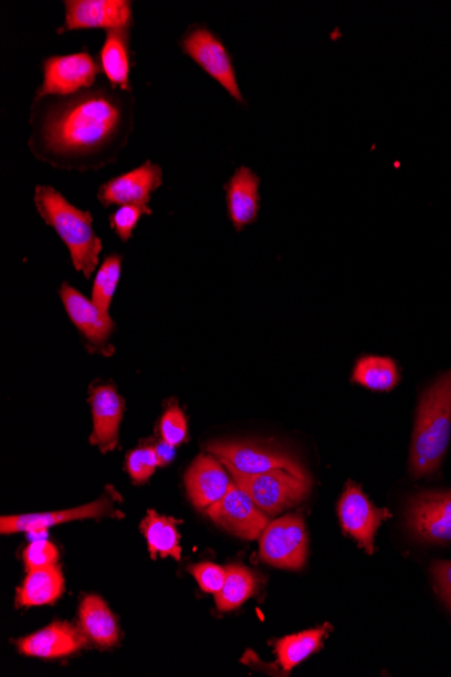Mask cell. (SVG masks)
<instances>
[{"instance_id":"obj_1","label":"cell","mask_w":451,"mask_h":677,"mask_svg":"<svg viewBox=\"0 0 451 677\" xmlns=\"http://www.w3.org/2000/svg\"><path fill=\"white\" fill-rule=\"evenodd\" d=\"M132 93L99 85L71 96H35L29 149L63 170H97L118 160L134 131Z\"/></svg>"},{"instance_id":"obj_2","label":"cell","mask_w":451,"mask_h":677,"mask_svg":"<svg viewBox=\"0 0 451 677\" xmlns=\"http://www.w3.org/2000/svg\"><path fill=\"white\" fill-rule=\"evenodd\" d=\"M34 205L41 218L69 248L75 270L82 272L85 279H91L99 264L103 248L93 228L91 212L77 209L51 186L35 187Z\"/></svg>"},{"instance_id":"obj_3","label":"cell","mask_w":451,"mask_h":677,"mask_svg":"<svg viewBox=\"0 0 451 677\" xmlns=\"http://www.w3.org/2000/svg\"><path fill=\"white\" fill-rule=\"evenodd\" d=\"M451 435V369L420 396L410 455L413 476H428L440 468Z\"/></svg>"},{"instance_id":"obj_4","label":"cell","mask_w":451,"mask_h":677,"mask_svg":"<svg viewBox=\"0 0 451 677\" xmlns=\"http://www.w3.org/2000/svg\"><path fill=\"white\" fill-rule=\"evenodd\" d=\"M234 483L241 487L268 515H276L307 498L311 480L297 478L285 469L245 475L229 468Z\"/></svg>"},{"instance_id":"obj_5","label":"cell","mask_w":451,"mask_h":677,"mask_svg":"<svg viewBox=\"0 0 451 677\" xmlns=\"http://www.w3.org/2000/svg\"><path fill=\"white\" fill-rule=\"evenodd\" d=\"M179 45L186 56L221 84L237 102L245 103L228 48L210 28L206 24H191L181 35Z\"/></svg>"},{"instance_id":"obj_6","label":"cell","mask_w":451,"mask_h":677,"mask_svg":"<svg viewBox=\"0 0 451 677\" xmlns=\"http://www.w3.org/2000/svg\"><path fill=\"white\" fill-rule=\"evenodd\" d=\"M41 66L44 81L36 88L35 96L39 97L71 96L93 88L102 72L99 61L93 58L88 49L46 58Z\"/></svg>"},{"instance_id":"obj_7","label":"cell","mask_w":451,"mask_h":677,"mask_svg":"<svg viewBox=\"0 0 451 677\" xmlns=\"http://www.w3.org/2000/svg\"><path fill=\"white\" fill-rule=\"evenodd\" d=\"M308 537L301 515L289 514L270 522L260 537V558L284 570H302L306 564Z\"/></svg>"},{"instance_id":"obj_8","label":"cell","mask_w":451,"mask_h":677,"mask_svg":"<svg viewBox=\"0 0 451 677\" xmlns=\"http://www.w3.org/2000/svg\"><path fill=\"white\" fill-rule=\"evenodd\" d=\"M224 467L245 475L285 469L301 479H310L306 469L285 451L250 442H212L207 447Z\"/></svg>"},{"instance_id":"obj_9","label":"cell","mask_w":451,"mask_h":677,"mask_svg":"<svg viewBox=\"0 0 451 677\" xmlns=\"http://www.w3.org/2000/svg\"><path fill=\"white\" fill-rule=\"evenodd\" d=\"M219 528L243 540H258L270 524V515L262 511L241 487L231 483L228 493L206 510Z\"/></svg>"},{"instance_id":"obj_10","label":"cell","mask_w":451,"mask_h":677,"mask_svg":"<svg viewBox=\"0 0 451 677\" xmlns=\"http://www.w3.org/2000/svg\"><path fill=\"white\" fill-rule=\"evenodd\" d=\"M64 23L57 34L77 30L127 28L134 24L130 0H65Z\"/></svg>"},{"instance_id":"obj_11","label":"cell","mask_w":451,"mask_h":677,"mask_svg":"<svg viewBox=\"0 0 451 677\" xmlns=\"http://www.w3.org/2000/svg\"><path fill=\"white\" fill-rule=\"evenodd\" d=\"M407 527L430 544L451 542V492H422L410 500Z\"/></svg>"},{"instance_id":"obj_12","label":"cell","mask_w":451,"mask_h":677,"mask_svg":"<svg viewBox=\"0 0 451 677\" xmlns=\"http://www.w3.org/2000/svg\"><path fill=\"white\" fill-rule=\"evenodd\" d=\"M162 168L146 160L129 173L115 176L102 185L97 199L105 206L141 205L149 206L151 194L162 186Z\"/></svg>"},{"instance_id":"obj_13","label":"cell","mask_w":451,"mask_h":677,"mask_svg":"<svg viewBox=\"0 0 451 677\" xmlns=\"http://www.w3.org/2000/svg\"><path fill=\"white\" fill-rule=\"evenodd\" d=\"M338 514L345 532L365 551L374 554L377 529L389 517V511L375 508L359 487L349 483L339 500Z\"/></svg>"},{"instance_id":"obj_14","label":"cell","mask_w":451,"mask_h":677,"mask_svg":"<svg viewBox=\"0 0 451 677\" xmlns=\"http://www.w3.org/2000/svg\"><path fill=\"white\" fill-rule=\"evenodd\" d=\"M102 517L122 518L124 514L113 509L112 500L102 498L76 509L44 512V514L2 517L0 532L2 534L46 532L48 528L60 523Z\"/></svg>"},{"instance_id":"obj_15","label":"cell","mask_w":451,"mask_h":677,"mask_svg":"<svg viewBox=\"0 0 451 677\" xmlns=\"http://www.w3.org/2000/svg\"><path fill=\"white\" fill-rule=\"evenodd\" d=\"M60 298L73 325L82 332L85 340L95 347L105 346L115 327L112 316L70 283L61 284Z\"/></svg>"},{"instance_id":"obj_16","label":"cell","mask_w":451,"mask_h":677,"mask_svg":"<svg viewBox=\"0 0 451 677\" xmlns=\"http://www.w3.org/2000/svg\"><path fill=\"white\" fill-rule=\"evenodd\" d=\"M90 404L93 408L94 431L91 444L102 454L118 447L119 425L124 417L125 400L113 386L101 384L91 388Z\"/></svg>"},{"instance_id":"obj_17","label":"cell","mask_w":451,"mask_h":677,"mask_svg":"<svg viewBox=\"0 0 451 677\" xmlns=\"http://www.w3.org/2000/svg\"><path fill=\"white\" fill-rule=\"evenodd\" d=\"M233 483L221 460L200 455L186 473L188 498L198 510H207L221 500Z\"/></svg>"},{"instance_id":"obj_18","label":"cell","mask_w":451,"mask_h":677,"mask_svg":"<svg viewBox=\"0 0 451 677\" xmlns=\"http://www.w3.org/2000/svg\"><path fill=\"white\" fill-rule=\"evenodd\" d=\"M85 643L87 637L81 629L66 622H54L45 629L20 639L18 649L30 657L57 658L76 654Z\"/></svg>"},{"instance_id":"obj_19","label":"cell","mask_w":451,"mask_h":677,"mask_svg":"<svg viewBox=\"0 0 451 677\" xmlns=\"http://www.w3.org/2000/svg\"><path fill=\"white\" fill-rule=\"evenodd\" d=\"M231 223L240 231L253 223L260 211V178L249 167H240L224 186Z\"/></svg>"},{"instance_id":"obj_20","label":"cell","mask_w":451,"mask_h":677,"mask_svg":"<svg viewBox=\"0 0 451 677\" xmlns=\"http://www.w3.org/2000/svg\"><path fill=\"white\" fill-rule=\"evenodd\" d=\"M132 27L108 30L99 52V65L113 88L132 93Z\"/></svg>"},{"instance_id":"obj_21","label":"cell","mask_w":451,"mask_h":677,"mask_svg":"<svg viewBox=\"0 0 451 677\" xmlns=\"http://www.w3.org/2000/svg\"><path fill=\"white\" fill-rule=\"evenodd\" d=\"M64 593V576L60 566L49 565L28 572L17 593V607L52 605Z\"/></svg>"},{"instance_id":"obj_22","label":"cell","mask_w":451,"mask_h":677,"mask_svg":"<svg viewBox=\"0 0 451 677\" xmlns=\"http://www.w3.org/2000/svg\"><path fill=\"white\" fill-rule=\"evenodd\" d=\"M78 622H81L82 633L90 642L103 648H109L118 643L117 619L102 597L96 595L84 597L81 612H78Z\"/></svg>"},{"instance_id":"obj_23","label":"cell","mask_w":451,"mask_h":677,"mask_svg":"<svg viewBox=\"0 0 451 677\" xmlns=\"http://www.w3.org/2000/svg\"><path fill=\"white\" fill-rule=\"evenodd\" d=\"M179 523L181 521L172 517L158 515L154 510L148 511V515L139 524V530L148 541L151 559L156 560L160 554V558L181 560L180 534L176 529V524Z\"/></svg>"},{"instance_id":"obj_24","label":"cell","mask_w":451,"mask_h":677,"mask_svg":"<svg viewBox=\"0 0 451 677\" xmlns=\"http://www.w3.org/2000/svg\"><path fill=\"white\" fill-rule=\"evenodd\" d=\"M325 636L326 631L321 627V629L292 634V636L279 639L276 643V655L280 666L286 673L294 669L298 664L322 648Z\"/></svg>"},{"instance_id":"obj_25","label":"cell","mask_w":451,"mask_h":677,"mask_svg":"<svg viewBox=\"0 0 451 677\" xmlns=\"http://www.w3.org/2000/svg\"><path fill=\"white\" fill-rule=\"evenodd\" d=\"M353 379L374 392H391L399 383V369L392 358L368 356L356 364Z\"/></svg>"},{"instance_id":"obj_26","label":"cell","mask_w":451,"mask_h":677,"mask_svg":"<svg viewBox=\"0 0 451 677\" xmlns=\"http://www.w3.org/2000/svg\"><path fill=\"white\" fill-rule=\"evenodd\" d=\"M226 575L223 587L216 595L219 612H231L245 603L255 591V579L252 572L240 565H231Z\"/></svg>"},{"instance_id":"obj_27","label":"cell","mask_w":451,"mask_h":677,"mask_svg":"<svg viewBox=\"0 0 451 677\" xmlns=\"http://www.w3.org/2000/svg\"><path fill=\"white\" fill-rule=\"evenodd\" d=\"M122 272V256L113 253L107 256L106 260L96 272L95 282L93 287V301L103 311L108 313L109 306H112L115 291L118 289V283Z\"/></svg>"},{"instance_id":"obj_28","label":"cell","mask_w":451,"mask_h":677,"mask_svg":"<svg viewBox=\"0 0 451 677\" xmlns=\"http://www.w3.org/2000/svg\"><path fill=\"white\" fill-rule=\"evenodd\" d=\"M158 467L155 445L137 448L126 457V471L136 485L148 481Z\"/></svg>"},{"instance_id":"obj_29","label":"cell","mask_w":451,"mask_h":677,"mask_svg":"<svg viewBox=\"0 0 451 677\" xmlns=\"http://www.w3.org/2000/svg\"><path fill=\"white\" fill-rule=\"evenodd\" d=\"M150 215L151 210L149 206H120L117 211L109 216V226H112L115 235L120 238V241L127 242L133 237V231L137 228L139 219H141L143 216Z\"/></svg>"},{"instance_id":"obj_30","label":"cell","mask_w":451,"mask_h":677,"mask_svg":"<svg viewBox=\"0 0 451 677\" xmlns=\"http://www.w3.org/2000/svg\"><path fill=\"white\" fill-rule=\"evenodd\" d=\"M161 440L179 447L187 440V419L176 404H170L160 420Z\"/></svg>"},{"instance_id":"obj_31","label":"cell","mask_w":451,"mask_h":677,"mask_svg":"<svg viewBox=\"0 0 451 677\" xmlns=\"http://www.w3.org/2000/svg\"><path fill=\"white\" fill-rule=\"evenodd\" d=\"M57 560V548L49 541H35L23 551L24 569L28 572L44 569V566L49 565H56Z\"/></svg>"},{"instance_id":"obj_32","label":"cell","mask_w":451,"mask_h":677,"mask_svg":"<svg viewBox=\"0 0 451 677\" xmlns=\"http://www.w3.org/2000/svg\"><path fill=\"white\" fill-rule=\"evenodd\" d=\"M188 572L192 573L193 577L204 593L217 595L222 590L228 571L217 564L202 563L191 565Z\"/></svg>"},{"instance_id":"obj_33","label":"cell","mask_w":451,"mask_h":677,"mask_svg":"<svg viewBox=\"0 0 451 677\" xmlns=\"http://www.w3.org/2000/svg\"><path fill=\"white\" fill-rule=\"evenodd\" d=\"M437 583L438 594L451 610V561H436L431 566Z\"/></svg>"},{"instance_id":"obj_34","label":"cell","mask_w":451,"mask_h":677,"mask_svg":"<svg viewBox=\"0 0 451 677\" xmlns=\"http://www.w3.org/2000/svg\"><path fill=\"white\" fill-rule=\"evenodd\" d=\"M158 467H166L170 461L174 460L175 449L174 445H170L167 441L161 440L155 445Z\"/></svg>"}]
</instances>
